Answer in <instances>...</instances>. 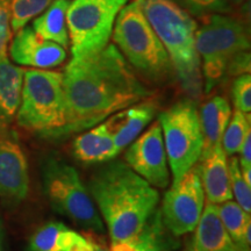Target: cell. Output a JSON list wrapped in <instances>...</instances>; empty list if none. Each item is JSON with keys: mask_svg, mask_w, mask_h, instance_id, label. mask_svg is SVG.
I'll return each mask as SVG.
<instances>
[{"mask_svg": "<svg viewBox=\"0 0 251 251\" xmlns=\"http://www.w3.org/2000/svg\"><path fill=\"white\" fill-rule=\"evenodd\" d=\"M62 75L68 117L65 136L87 130L150 96L115 45L72 58Z\"/></svg>", "mask_w": 251, "mask_h": 251, "instance_id": "cell-1", "label": "cell"}, {"mask_svg": "<svg viewBox=\"0 0 251 251\" xmlns=\"http://www.w3.org/2000/svg\"><path fill=\"white\" fill-rule=\"evenodd\" d=\"M244 74H250V52L249 50L238 52L228 63L226 75L229 76H241Z\"/></svg>", "mask_w": 251, "mask_h": 251, "instance_id": "cell-30", "label": "cell"}, {"mask_svg": "<svg viewBox=\"0 0 251 251\" xmlns=\"http://www.w3.org/2000/svg\"><path fill=\"white\" fill-rule=\"evenodd\" d=\"M216 206L222 224L227 229L236 249L240 251H250V248L246 244V233L251 229L250 213H247L237 202L231 200Z\"/></svg>", "mask_w": 251, "mask_h": 251, "instance_id": "cell-22", "label": "cell"}, {"mask_svg": "<svg viewBox=\"0 0 251 251\" xmlns=\"http://www.w3.org/2000/svg\"><path fill=\"white\" fill-rule=\"evenodd\" d=\"M168 164L176 183L199 162L203 137L199 112L193 100L183 99L159 114Z\"/></svg>", "mask_w": 251, "mask_h": 251, "instance_id": "cell-8", "label": "cell"}, {"mask_svg": "<svg viewBox=\"0 0 251 251\" xmlns=\"http://www.w3.org/2000/svg\"><path fill=\"white\" fill-rule=\"evenodd\" d=\"M241 157L238 158L241 170H251V131L247 135L246 140L243 141L240 151Z\"/></svg>", "mask_w": 251, "mask_h": 251, "instance_id": "cell-31", "label": "cell"}, {"mask_svg": "<svg viewBox=\"0 0 251 251\" xmlns=\"http://www.w3.org/2000/svg\"><path fill=\"white\" fill-rule=\"evenodd\" d=\"M87 188L112 242H134L159 201L156 188L126 163L113 159L94 172Z\"/></svg>", "mask_w": 251, "mask_h": 251, "instance_id": "cell-2", "label": "cell"}, {"mask_svg": "<svg viewBox=\"0 0 251 251\" xmlns=\"http://www.w3.org/2000/svg\"><path fill=\"white\" fill-rule=\"evenodd\" d=\"M183 251H201V250L198 248L196 242H194V238L192 237V238H190V240L187 241L186 246H185Z\"/></svg>", "mask_w": 251, "mask_h": 251, "instance_id": "cell-34", "label": "cell"}, {"mask_svg": "<svg viewBox=\"0 0 251 251\" xmlns=\"http://www.w3.org/2000/svg\"><path fill=\"white\" fill-rule=\"evenodd\" d=\"M11 36L12 29L8 0H0V57L6 56Z\"/></svg>", "mask_w": 251, "mask_h": 251, "instance_id": "cell-29", "label": "cell"}, {"mask_svg": "<svg viewBox=\"0 0 251 251\" xmlns=\"http://www.w3.org/2000/svg\"><path fill=\"white\" fill-rule=\"evenodd\" d=\"M23 69L0 57V130H7L17 117L24 83Z\"/></svg>", "mask_w": 251, "mask_h": 251, "instance_id": "cell-17", "label": "cell"}, {"mask_svg": "<svg viewBox=\"0 0 251 251\" xmlns=\"http://www.w3.org/2000/svg\"><path fill=\"white\" fill-rule=\"evenodd\" d=\"M196 49L201 57L205 92L209 93L225 78L230 59L250 49L246 25L226 14L209 15L208 20L197 29Z\"/></svg>", "mask_w": 251, "mask_h": 251, "instance_id": "cell-6", "label": "cell"}, {"mask_svg": "<svg viewBox=\"0 0 251 251\" xmlns=\"http://www.w3.org/2000/svg\"><path fill=\"white\" fill-rule=\"evenodd\" d=\"M125 159L131 170L151 186L158 188L168 186L170 172L162 128L158 121L129 144Z\"/></svg>", "mask_w": 251, "mask_h": 251, "instance_id": "cell-11", "label": "cell"}, {"mask_svg": "<svg viewBox=\"0 0 251 251\" xmlns=\"http://www.w3.org/2000/svg\"><path fill=\"white\" fill-rule=\"evenodd\" d=\"M0 233H1V222H0Z\"/></svg>", "mask_w": 251, "mask_h": 251, "instance_id": "cell-37", "label": "cell"}, {"mask_svg": "<svg viewBox=\"0 0 251 251\" xmlns=\"http://www.w3.org/2000/svg\"><path fill=\"white\" fill-rule=\"evenodd\" d=\"M230 251H240V250H237V249H234V250H230Z\"/></svg>", "mask_w": 251, "mask_h": 251, "instance_id": "cell-38", "label": "cell"}, {"mask_svg": "<svg viewBox=\"0 0 251 251\" xmlns=\"http://www.w3.org/2000/svg\"><path fill=\"white\" fill-rule=\"evenodd\" d=\"M205 198L199 168L196 164L165 193L159 211L165 228L175 236L193 231L202 214Z\"/></svg>", "mask_w": 251, "mask_h": 251, "instance_id": "cell-10", "label": "cell"}, {"mask_svg": "<svg viewBox=\"0 0 251 251\" xmlns=\"http://www.w3.org/2000/svg\"><path fill=\"white\" fill-rule=\"evenodd\" d=\"M15 119L21 128L46 139L65 137L68 117L62 72L25 70Z\"/></svg>", "mask_w": 251, "mask_h": 251, "instance_id": "cell-4", "label": "cell"}, {"mask_svg": "<svg viewBox=\"0 0 251 251\" xmlns=\"http://www.w3.org/2000/svg\"><path fill=\"white\" fill-rule=\"evenodd\" d=\"M194 234V242L201 251H230L236 249L220 218L218 206L205 202Z\"/></svg>", "mask_w": 251, "mask_h": 251, "instance_id": "cell-18", "label": "cell"}, {"mask_svg": "<svg viewBox=\"0 0 251 251\" xmlns=\"http://www.w3.org/2000/svg\"><path fill=\"white\" fill-rule=\"evenodd\" d=\"M29 191V172L18 141L0 130V197L9 203L24 201Z\"/></svg>", "mask_w": 251, "mask_h": 251, "instance_id": "cell-12", "label": "cell"}, {"mask_svg": "<svg viewBox=\"0 0 251 251\" xmlns=\"http://www.w3.org/2000/svg\"><path fill=\"white\" fill-rule=\"evenodd\" d=\"M84 240L79 233L72 230L64 224L50 221L41 226L31 235L30 251H70L77 243Z\"/></svg>", "mask_w": 251, "mask_h": 251, "instance_id": "cell-21", "label": "cell"}, {"mask_svg": "<svg viewBox=\"0 0 251 251\" xmlns=\"http://www.w3.org/2000/svg\"><path fill=\"white\" fill-rule=\"evenodd\" d=\"M72 150L78 161L86 164L109 162L120 153L105 122L78 135L72 144Z\"/></svg>", "mask_w": 251, "mask_h": 251, "instance_id": "cell-16", "label": "cell"}, {"mask_svg": "<svg viewBox=\"0 0 251 251\" xmlns=\"http://www.w3.org/2000/svg\"><path fill=\"white\" fill-rule=\"evenodd\" d=\"M188 14L197 18H207L212 14L230 12L227 0H175Z\"/></svg>", "mask_w": 251, "mask_h": 251, "instance_id": "cell-27", "label": "cell"}, {"mask_svg": "<svg viewBox=\"0 0 251 251\" xmlns=\"http://www.w3.org/2000/svg\"><path fill=\"white\" fill-rule=\"evenodd\" d=\"M250 131V113L246 114L238 109H235L234 113H231V118L221 139V146L226 155L231 157L235 153H238L243 141Z\"/></svg>", "mask_w": 251, "mask_h": 251, "instance_id": "cell-23", "label": "cell"}, {"mask_svg": "<svg viewBox=\"0 0 251 251\" xmlns=\"http://www.w3.org/2000/svg\"><path fill=\"white\" fill-rule=\"evenodd\" d=\"M0 251H4V247H2V233H0Z\"/></svg>", "mask_w": 251, "mask_h": 251, "instance_id": "cell-36", "label": "cell"}, {"mask_svg": "<svg viewBox=\"0 0 251 251\" xmlns=\"http://www.w3.org/2000/svg\"><path fill=\"white\" fill-rule=\"evenodd\" d=\"M9 55L17 64L35 69H50L67 59V50L57 43L42 39L31 27L17 31L9 47Z\"/></svg>", "mask_w": 251, "mask_h": 251, "instance_id": "cell-13", "label": "cell"}, {"mask_svg": "<svg viewBox=\"0 0 251 251\" xmlns=\"http://www.w3.org/2000/svg\"><path fill=\"white\" fill-rule=\"evenodd\" d=\"M229 170V181H230V188L233 198L236 199V202L240 205L247 213L251 212V186L244 180L242 174H241L240 163L238 158L231 156L230 161L228 162Z\"/></svg>", "mask_w": 251, "mask_h": 251, "instance_id": "cell-26", "label": "cell"}, {"mask_svg": "<svg viewBox=\"0 0 251 251\" xmlns=\"http://www.w3.org/2000/svg\"><path fill=\"white\" fill-rule=\"evenodd\" d=\"M231 96L235 109L246 113L251 112V76L244 74L235 78L231 86Z\"/></svg>", "mask_w": 251, "mask_h": 251, "instance_id": "cell-28", "label": "cell"}, {"mask_svg": "<svg viewBox=\"0 0 251 251\" xmlns=\"http://www.w3.org/2000/svg\"><path fill=\"white\" fill-rule=\"evenodd\" d=\"M42 180L43 190L54 209L86 230L96 233L105 230L89 188L74 166L51 157L43 165Z\"/></svg>", "mask_w": 251, "mask_h": 251, "instance_id": "cell-7", "label": "cell"}, {"mask_svg": "<svg viewBox=\"0 0 251 251\" xmlns=\"http://www.w3.org/2000/svg\"><path fill=\"white\" fill-rule=\"evenodd\" d=\"M141 9L170 57L181 85L197 96L201 89V63L196 49L198 25L175 0H139Z\"/></svg>", "mask_w": 251, "mask_h": 251, "instance_id": "cell-3", "label": "cell"}, {"mask_svg": "<svg viewBox=\"0 0 251 251\" xmlns=\"http://www.w3.org/2000/svg\"><path fill=\"white\" fill-rule=\"evenodd\" d=\"M137 251H168L161 212H155L134 241Z\"/></svg>", "mask_w": 251, "mask_h": 251, "instance_id": "cell-24", "label": "cell"}, {"mask_svg": "<svg viewBox=\"0 0 251 251\" xmlns=\"http://www.w3.org/2000/svg\"><path fill=\"white\" fill-rule=\"evenodd\" d=\"M70 5V0H54L40 15L34 19V31L42 39L52 41L69 48V31L67 25V12Z\"/></svg>", "mask_w": 251, "mask_h": 251, "instance_id": "cell-19", "label": "cell"}, {"mask_svg": "<svg viewBox=\"0 0 251 251\" xmlns=\"http://www.w3.org/2000/svg\"><path fill=\"white\" fill-rule=\"evenodd\" d=\"M231 118V107L228 100L221 96L213 97L201 106L199 120L203 137V149L221 143L222 135Z\"/></svg>", "mask_w": 251, "mask_h": 251, "instance_id": "cell-20", "label": "cell"}, {"mask_svg": "<svg viewBox=\"0 0 251 251\" xmlns=\"http://www.w3.org/2000/svg\"><path fill=\"white\" fill-rule=\"evenodd\" d=\"M156 105L151 101H140L119 111L105 121L119 151L137 139L144 128L152 121Z\"/></svg>", "mask_w": 251, "mask_h": 251, "instance_id": "cell-15", "label": "cell"}, {"mask_svg": "<svg viewBox=\"0 0 251 251\" xmlns=\"http://www.w3.org/2000/svg\"><path fill=\"white\" fill-rule=\"evenodd\" d=\"M227 157L221 143H218L203 149L200 162L197 163L207 201L215 205L233 199Z\"/></svg>", "mask_w": 251, "mask_h": 251, "instance_id": "cell-14", "label": "cell"}, {"mask_svg": "<svg viewBox=\"0 0 251 251\" xmlns=\"http://www.w3.org/2000/svg\"><path fill=\"white\" fill-rule=\"evenodd\" d=\"M70 251H107L101 244H99L93 238L84 237L83 241L77 243L74 248H71Z\"/></svg>", "mask_w": 251, "mask_h": 251, "instance_id": "cell-32", "label": "cell"}, {"mask_svg": "<svg viewBox=\"0 0 251 251\" xmlns=\"http://www.w3.org/2000/svg\"><path fill=\"white\" fill-rule=\"evenodd\" d=\"M128 0H74L67 12L72 58L92 55L108 45L120 9Z\"/></svg>", "mask_w": 251, "mask_h": 251, "instance_id": "cell-9", "label": "cell"}, {"mask_svg": "<svg viewBox=\"0 0 251 251\" xmlns=\"http://www.w3.org/2000/svg\"><path fill=\"white\" fill-rule=\"evenodd\" d=\"M244 0H227L229 7H230V9L233 7H237V6H240L241 4H243Z\"/></svg>", "mask_w": 251, "mask_h": 251, "instance_id": "cell-35", "label": "cell"}, {"mask_svg": "<svg viewBox=\"0 0 251 251\" xmlns=\"http://www.w3.org/2000/svg\"><path fill=\"white\" fill-rule=\"evenodd\" d=\"M112 37L128 63L144 76L159 80L171 71L170 57L143 14L139 0L120 9Z\"/></svg>", "mask_w": 251, "mask_h": 251, "instance_id": "cell-5", "label": "cell"}, {"mask_svg": "<svg viewBox=\"0 0 251 251\" xmlns=\"http://www.w3.org/2000/svg\"><path fill=\"white\" fill-rule=\"evenodd\" d=\"M52 0H8L11 29L20 30L30 20L42 13Z\"/></svg>", "mask_w": 251, "mask_h": 251, "instance_id": "cell-25", "label": "cell"}, {"mask_svg": "<svg viewBox=\"0 0 251 251\" xmlns=\"http://www.w3.org/2000/svg\"><path fill=\"white\" fill-rule=\"evenodd\" d=\"M107 251H137L136 246L131 241H119V242H112L109 250Z\"/></svg>", "mask_w": 251, "mask_h": 251, "instance_id": "cell-33", "label": "cell"}]
</instances>
